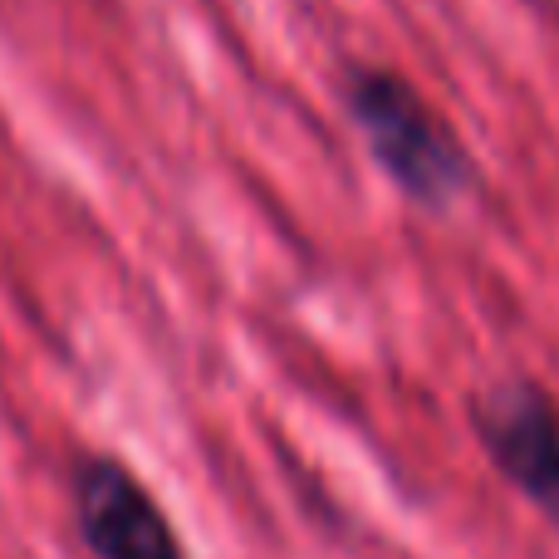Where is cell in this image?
<instances>
[{
  "label": "cell",
  "mask_w": 559,
  "mask_h": 559,
  "mask_svg": "<svg viewBox=\"0 0 559 559\" xmlns=\"http://www.w3.org/2000/svg\"><path fill=\"white\" fill-rule=\"evenodd\" d=\"M74 506L79 531L98 559H187L143 481L108 456H88L79 466Z\"/></svg>",
  "instance_id": "3"
},
{
  "label": "cell",
  "mask_w": 559,
  "mask_h": 559,
  "mask_svg": "<svg viewBox=\"0 0 559 559\" xmlns=\"http://www.w3.org/2000/svg\"><path fill=\"white\" fill-rule=\"evenodd\" d=\"M344 104L358 133L368 138V153L383 163V173L407 197L447 206L466 187L472 163H466L462 143L407 79L388 74V69H354L344 79Z\"/></svg>",
  "instance_id": "1"
},
{
  "label": "cell",
  "mask_w": 559,
  "mask_h": 559,
  "mask_svg": "<svg viewBox=\"0 0 559 559\" xmlns=\"http://www.w3.org/2000/svg\"><path fill=\"white\" fill-rule=\"evenodd\" d=\"M472 423L506 481L559 525V407L535 383H501L476 397Z\"/></svg>",
  "instance_id": "2"
}]
</instances>
